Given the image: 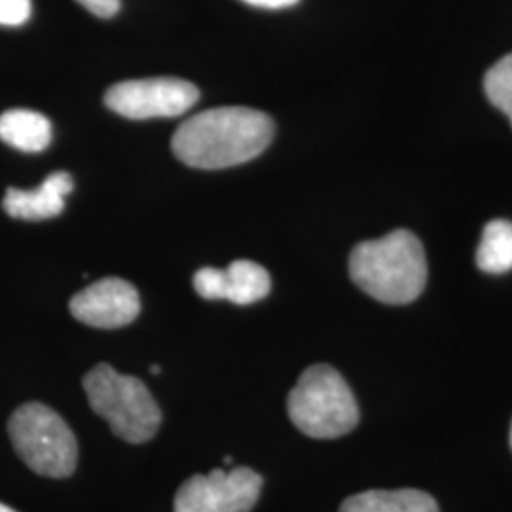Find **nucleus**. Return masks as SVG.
Masks as SVG:
<instances>
[{
    "label": "nucleus",
    "instance_id": "3",
    "mask_svg": "<svg viewBox=\"0 0 512 512\" xmlns=\"http://www.w3.org/2000/svg\"><path fill=\"white\" fill-rule=\"evenodd\" d=\"M294 427L311 439H338L359 423V406L342 374L329 365L304 370L287 401Z\"/></svg>",
    "mask_w": 512,
    "mask_h": 512
},
{
    "label": "nucleus",
    "instance_id": "20",
    "mask_svg": "<svg viewBox=\"0 0 512 512\" xmlns=\"http://www.w3.org/2000/svg\"><path fill=\"white\" fill-rule=\"evenodd\" d=\"M511 448H512V425H511Z\"/></svg>",
    "mask_w": 512,
    "mask_h": 512
},
{
    "label": "nucleus",
    "instance_id": "16",
    "mask_svg": "<svg viewBox=\"0 0 512 512\" xmlns=\"http://www.w3.org/2000/svg\"><path fill=\"white\" fill-rule=\"evenodd\" d=\"M76 2L82 4L88 12H92L93 16L101 19L114 18L122 8V0H76Z\"/></svg>",
    "mask_w": 512,
    "mask_h": 512
},
{
    "label": "nucleus",
    "instance_id": "14",
    "mask_svg": "<svg viewBox=\"0 0 512 512\" xmlns=\"http://www.w3.org/2000/svg\"><path fill=\"white\" fill-rule=\"evenodd\" d=\"M484 92L495 109L501 110L512 124V54L499 59L486 73Z\"/></svg>",
    "mask_w": 512,
    "mask_h": 512
},
{
    "label": "nucleus",
    "instance_id": "18",
    "mask_svg": "<svg viewBox=\"0 0 512 512\" xmlns=\"http://www.w3.org/2000/svg\"><path fill=\"white\" fill-rule=\"evenodd\" d=\"M150 372H152V374H160V372H162V366L154 365L150 368Z\"/></svg>",
    "mask_w": 512,
    "mask_h": 512
},
{
    "label": "nucleus",
    "instance_id": "2",
    "mask_svg": "<svg viewBox=\"0 0 512 512\" xmlns=\"http://www.w3.org/2000/svg\"><path fill=\"white\" fill-rule=\"evenodd\" d=\"M353 283L378 302L403 306L414 302L427 283V258L420 239L395 230L382 239L359 243L349 256Z\"/></svg>",
    "mask_w": 512,
    "mask_h": 512
},
{
    "label": "nucleus",
    "instance_id": "7",
    "mask_svg": "<svg viewBox=\"0 0 512 512\" xmlns=\"http://www.w3.org/2000/svg\"><path fill=\"white\" fill-rule=\"evenodd\" d=\"M200 92L181 78H141L118 82L105 93V105L129 120L173 118L192 109Z\"/></svg>",
    "mask_w": 512,
    "mask_h": 512
},
{
    "label": "nucleus",
    "instance_id": "19",
    "mask_svg": "<svg viewBox=\"0 0 512 512\" xmlns=\"http://www.w3.org/2000/svg\"><path fill=\"white\" fill-rule=\"evenodd\" d=\"M0 512H16L14 509H10V507H6V505H2L0 503Z\"/></svg>",
    "mask_w": 512,
    "mask_h": 512
},
{
    "label": "nucleus",
    "instance_id": "15",
    "mask_svg": "<svg viewBox=\"0 0 512 512\" xmlns=\"http://www.w3.org/2000/svg\"><path fill=\"white\" fill-rule=\"evenodd\" d=\"M31 0H0V25L18 27L31 18Z\"/></svg>",
    "mask_w": 512,
    "mask_h": 512
},
{
    "label": "nucleus",
    "instance_id": "8",
    "mask_svg": "<svg viewBox=\"0 0 512 512\" xmlns=\"http://www.w3.org/2000/svg\"><path fill=\"white\" fill-rule=\"evenodd\" d=\"M69 308L74 319L84 325L95 329H120L137 319L141 298L128 281L107 277L74 294Z\"/></svg>",
    "mask_w": 512,
    "mask_h": 512
},
{
    "label": "nucleus",
    "instance_id": "5",
    "mask_svg": "<svg viewBox=\"0 0 512 512\" xmlns=\"http://www.w3.org/2000/svg\"><path fill=\"white\" fill-rule=\"evenodd\" d=\"M8 433L19 458L37 475H73L78 444L69 425L52 408L40 403L19 406L8 421Z\"/></svg>",
    "mask_w": 512,
    "mask_h": 512
},
{
    "label": "nucleus",
    "instance_id": "9",
    "mask_svg": "<svg viewBox=\"0 0 512 512\" xmlns=\"http://www.w3.org/2000/svg\"><path fill=\"white\" fill-rule=\"evenodd\" d=\"M192 281L205 300H228L238 306L255 304L272 291L270 274L251 260H236L226 270L202 268Z\"/></svg>",
    "mask_w": 512,
    "mask_h": 512
},
{
    "label": "nucleus",
    "instance_id": "4",
    "mask_svg": "<svg viewBox=\"0 0 512 512\" xmlns=\"http://www.w3.org/2000/svg\"><path fill=\"white\" fill-rule=\"evenodd\" d=\"M84 391L93 412L107 420L116 437L141 444L156 435L162 423L160 406L135 376H124L101 363L84 376Z\"/></svg>",
    "mask_w": 512,
    "mask_h": 512
},
{
    "label": "nucleus",
    "instance_id": "10",
    "mask_svg": "<svg viewBox=\"0 0 512 512\" xmlns=\"http://www.w3.org/2000/svg\"><path fill=\"white\" fill-rule=\"evenodd\" d=\"M73 188V177L65 171H57L48 175L35 190L8 188L2 207L14 219H54L63 213L65 198L73 192Z\"/></svg>",
    "mask_w": 512,
    "mask_h": 512
},
{
    "label": "nucleus",
    "instance_id": "1",
    "mask_svg": "<svg viewBox=\"0 0 512 512\" xmlns=\"http://www.w3.org/2000/svg\"><path fill=\"white\" fill-rule=\"evenodd\" d=\"M268 114L247 107H220L194 114L173 135V154L196 169H226L260 156L274 139Z\"/></svg>",
    "mask_w": 512,
    "mask_h": 512
},
{
    "label": "nucleus",
    "instance_id": "11",
    "mask_svg": "<svg viewBox=\"0 0 512 512\" xmlns=\"http://www.w3.org/2000/svg\"><path fill=\"white\" fill-rule=\"evenodd\" d=\"M0 141L21 152H40L52 143V122L35 110H6L0 116Z\"/></svg>",
    "mask_w": 512,
    "mask_h": 512
},
{
    "label": "nucleus",
    "instance_id": "12",
    "mask_svg": "<svg viewBox=\"0 0 512 512\" xmlns=\"http://www.w3.org/2000/svg\"><path fill=\"white\" fill-rule=\"evenodd\" d=\"M340 512H439V505L420 490H370L348 497Z\"/></svg>",
    "mask_w": 512,
    "mask_h": 512
},
{
    "label": "nucleus",
    "instance_id": "17",
    "mask_svg": "<svg viewBox=\"0 0 512 512\" xmlns=\"http://www.w3.org/2000/svg\"><path fill=\"white\" fill-rule=\"evenodd\" d=\"M256 8H266V10H281V8H291L298 4L300 0H243Z\"/></svg>",
    "mask_w": 512,
    "mask_h": 512
},
{
    "label": "nucleus",
    "instance_id": "6",
    "mask_svg": "<svg viewBox=\"0 0 512 512\" xmlns=\"http://www.w3.org/2000/svg\"><path fill=\"white\" fill-rule=\"evenodd\" d=\"M262 490V476L249 467L215 469L188 478L173 501L175 512H251Z\"/></svg>",
    "mask_w": 512,
    "mask_h": 512
},
{
    "label": "nucleus",
    "instance_id": "13",
    "mask_svg": "<svg viewBox=\"0 0 512 512\" xmlns=\"http://www.w3.org/2000/svg\"><path fill=\"white\" fill-rule=\"evenodd\" d=\"M476 266L486 274L512 270V222L492 220L486 224L476 251Z\"/></svg>",
    "mask_w": 512,
    "mask_h": 512
}]
</instances>
